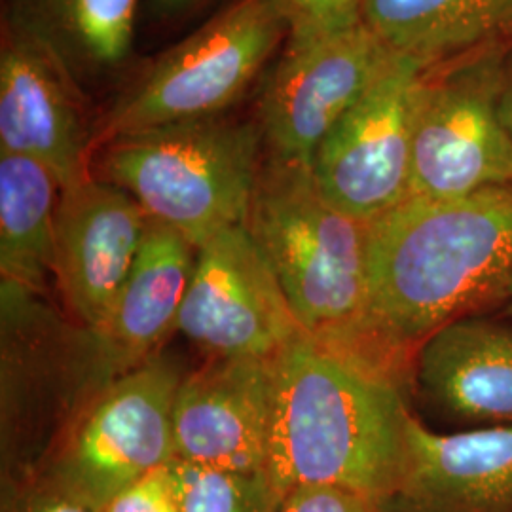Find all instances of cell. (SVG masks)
<instances>
[{"label": "cell", "instance_id": "obj_16", "mask_svg": "<svg viewBox=\"0 0 512 512\" xmlns=\"http://www.w3.org/2000/svg\"><path fill=\"white\" fill-rule=\"evenodd\" d=\"M414 382L448 420L512 423V327L473 315L446 325L416 351Z\"/></svg>", "mask_w": 512, "mask_h": 512}, {"label": "cell", "instance_id": "obj_21", "mask_svg": "<svg viewBox=\"0 0 512 512\" xmlns=\"http://www.w3.org/2000/svg\"><path fill=\"white\" fill-rule=\"evenodd\" d=\"M291 40L321 37L363 23V0H272Z\"/></svg>", "mask_w": 512, "mask_h": 512}, {"label": "cell", "instance_id": "obj_26", "mask_svg": "<svg viewBox=\"0 0 512 512\" xmlns=\"http://www.w3.org/2000/svg\"><path fill=\"white\" fill-rule=\"evenodd\" d=\"M164 10H171V12H177V10H183L192 6L196 0H156Z\"/></svg>", "mask_w": 512, "mask_h": 512}, {"label": "cell", "instance_id": "obj_22", "mask_svg": "<svg viewBox=\"0 0 512 512\" xmlns=\"http://www.w3.org/2000/svg\"><path fill=\"white\" fill-rule=\"evenodd\" d=\"M4 512H99L38 473L10 478Z\"/></svg>", "mask_w": 512, "mask_h": 512}, {"label": "cell", "instance_id": "obj_3", "mask_svg": "<svg viewBox=\"0 0 512 512\" xmlns=\"http://www.w3.org/2000/svg\"><path fill=\"white\" fill-rule=\"evenodd\" d=\"M245 226L306 336L401 382L368 327L366 222L321 194L311 165L264 160Z\"/></svg>", "mask_w": 512, "mask_h": 512}, {"label": "cell", "instance_id": "obj_8", "mask_svg": "<svg viewBox=\"0 0 512 512\" xmlns=\"http://www.w3.org/2000/svg\"><path fill=\"white\" fill-rule=\"evenodd\" d=\"M425 65L389 54L317 148L311 173L336 209L370 222L410 196L412 133Z\"/></svg>", "mask_w": 512, "mask_h": 512}, {"label": "cell", "instance_id": "obj_9", "mask_svg": "<svg viewBox=\"0 0 512 512\" xmlns=\"http://www.w3.org/2000/svg\"><path fill=\"white\" fill-rule=\"evenodd\" d=\"M177 329L213 357L275 359L306 332L247 226L196 249Z\"/></svg>", "mask_w": 512, "mask_h": 512}, {"label": "cell", "instance_id": "obj_2", "mask_svg": "<svg viewBox=\"0 0 512 512\" xmlns=\"http://www.w3.org/2000/svg\"><path fill=\"white\" fill-rule=\"evenodd\" d=\"M408 414L401 382L300 336L275 361L262 473L275 509L304 486L349 490L382 509L403 478Z\"/></svg>", "mask_w": 512, "mask_h": 512}, {"label": "cell", "instance_id": "obj_18", "mask_svg": "<svg viewBox=\"0 0 512 512\" xmlns=\"http://www.w3.org/2000/svg\"><path fill=\"white\" fill-rule=\"evenodd\" d=\"M135 10L137 0H10L8 23L40 40L80 82L126 61Z\"/></svg>", "mask_w": 512, "mask_h": 512}, {"label": "cell", "instance_id": "obj_17", "mask_svg": "<svg viewBox=\"0 0 512 512\" xmlns=\"http://www.w3.org/2000/svg\"><path fill=\"white\" fill-rule=\"evenodd\" d=\"M363 23L389 52L425 67L512 48V0H363Z\"/></svg>", "mask_w": 512, "mask_h": 512}, {"label": "cell", "instance_id": "obj_24", "mask_svg": "<svg viewBox=\"0 0 512 512\" xmlns=\"http://www.w3.org/2000/svg\"><path fill=\"white\" fill-rule=\"evenodd\" d=\"M101 512H181L171 490L167 465L133 482Z\"/></svg>", "mask_w": 512, "mask_h": 512}, {"label": "cell", "instance_id": "obj_15", "mask_svg": "<svg viewBox=\"0 0 512 512\" xmlns=\"http://www.w3.org/2000/svg\"><path fill=\"white\" fill-rule=\"evenodd\" d=\"M382 512H512V423L437 433L406 420V461Z\"/></svg>", "mask_w": 512, "mask_h": 512}, {"label": "cell", "instance_id": "obj_6", "mask_svg": "<svg viewBox=\"0 0 512 512\" xmlns=\"http://www.w3.org/2000/svg\"><path fill=\"white\" fill-rule=\"evenodd\" d=\"M285 29L272 0H236L160 57L110 110L101 139L219 116L249 86Z\"/></svg>", "mask_w": 512, "mask_h": 512}, {"label": "cell", "instance_id": "obj_20", "mask_svg": "<svg viewBox=\"0 0 512 512\" xmlns=\"http://www.w3.org/2000/svg\"><path fill=\"white\" fill-rule=\"evenodd\" d=\"M167 476L181 512H275L262 475L175 458L167 463Z\"/></svg>", "mask_w": 512, "mask_h": 512}, {"label": "cell", "instance_id": "obj_27", "mask_svg": "<svg viewBox=\"0 0 512 512\" xmlns=\"http://www.w3.org/2000/svg\"><path fill=\"white\" fill-rule=\"evenodd\" d=\"M507 298H509V311L512 313V275L511 281H509V287H507V294H505Z\"/></svg>", "mask_w": 512, "mask_h": 512}, {"label": "cell", "instance_id": "obj_23", "mask_svg": "<svg viewBox=\"0 0 512 512\" xmlns=\"http://www.w3.org/2000/svg\"><path fill=\"white\" fill-rule=\"evenodd\" d=\"M275 512H382L365 495L332 486H304L285 495Z\"/></svg>", "mask_w": 512, "mask_h": 512}, {"label": "cell", "instance_id": "obj_4", "mask_svg": "<svg viewBox=\"0 0 512 512\" xmlns=\"http://www.w3.org/2000/svg\"><path fill=\"white\" fill-rule=\"evenodd\" d=\"M260 124L219 116L118 135L103 154L105 181L196 249L247 222L262 167Z\"/></svg>", "mask_w": 512, "mask_h": 512}, {"label": "cell", "instance_id": "obj_25", "mask_svg": "<svg viewBox=\"0 0 512 512\" xmlns=\"http://www.w3.org/2000/svg\"><path fill=\"white\" fill-rule=\"evenodd\" d=\"M501 114L512 137V48L503 59V84H501Z\"/></svg>", "mask_w": 512, "mask_h": 512}, {"label": "cell", "instance_id": "obj_5", "mask_svg": "<svg viewBox=\"0 0 512 512\" xmlns=\"http://www.w3.org/2000/svg\"><path fill=\"white\" fill-rule=\"evenodd\" d=\"M509 50H482L425 67L412 133V198L452 200L512 186V137L501 114Z\"/></svg>", "mask_w": 512, "mask_h": 512}, {"label": "cell", "instance_id": "obj_1", "mask_svg": "<svg viewBox=\"0 0 512 512\" xmlns=\"http://www.w3.org/2000/svg\"><path fill=\"white\" fill-rule=\"evenodd\" d=\"M512 275V186L406 198L366 222L368 327L403 378L410 353L503 294Z\"/></svg>", "mask_w": 512, "mask_h": 512}, {"label": "cell", "instance_id": "obj_10", "mask_svg": "<svg viewBox=\"0 0 512 512\" xmlns=\"http://www.w3.org/2000/svg\"><path fill=\"white\" fill-rule=\"evenodd\" d=\"M389 50L365 23L289 40L260 103L270 156L310 164L323 139L365 93Z\"/></svg>", "mask_w": 512, "mask_h": 512}, {"label": "cell", "instance_id": "obj_19", "mask_svg": "<svg viewBox=\"0 0 512 512\" xmlns=\"http://www.w3.org/2000/svg\"><path fill=\"white\" fill-rule=\"evenodd\" d=\"M61 184L54 173L12 152H0L2 287L38 293L54 272L55 213Z\"/></svg>", "mask_w": 512, "mask_h": 512}, {"label": "cell", "instance_id": "obj_7", "mask_svg": "<svg viewBox=\"0 0 512 512\" xmlns=\"http://www.w3.org/2000/svg\"><path fill=\"white\" fill-rule=\"evenodd\" d=\"M181 380L179 368L160 355L120 376L99 391L38 475L103 511L133 482L175 459L173 404Z\"/></svg>", "mask_w": 512, "mask_h": 512}, {"label": "cell", "instance_id": "obj_11", "mask_svg": "<svg viewBox=\"0 0 512 512\" xmlns=\"http://www.w3.org/2000/svg\"><path fill=\"white\" fill-rule=\"evenodd\" d=\"M80 86L40 40L4 27L0 52V152L37 160L61 190L90 179L92 135Z\"/></svg>", "mask_w": 512, "mask_h": 512}, {"label": "cell", "instance_id": "obj_12", "mask_svg": "<svg viewBox=\"0 0 512 512\" xmlns=\"http://www.w3.org/2000/svg\"><path fill=\"white\" fill-rule=\"evenodd\" d=\"M275 361L213 357L184 376L173 404L175 458L262 475L274 416Z\"/></svg>", "mask_w": 512, "mask_h": 512}, {"label": "cell", "instance_id": "obj_13", "mask_svg": "<svg viewBox=\"0 0 512 512\" xmlns=\"http://www.w3.org/2000/svg\"><path fill=\"white\" fill-rule=\"evenodd\" d=\"M148 217L128 192L86 179L61 190L55 213L54 275L67 306L95 329L128 281Z\"/></svg>", "mask_w": 512, "mask_h": 512}, {"label": "cell", "instance_id": "obj_14", "mask_svg": "<svg viewBox=\"0 0 512 512\" xmlns=\"http://www.w3.org/2000/svg\"><path fill=\"white\" fill-rule=\"evenodd\" d=\"M194 260L188 239L148 219L128 281L105 319L88 329L86 378L93 389H105L154 357L150 353L177 327Z\"/></svg>", "mask_w": 512, "mask_h": 512}]
</instances>
